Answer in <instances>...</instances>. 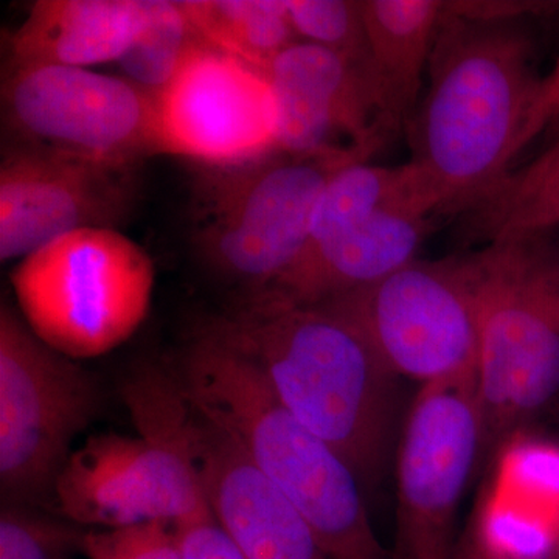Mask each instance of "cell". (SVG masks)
<instances>
[{
	"label": "cell",
	"instance_id": "484cf974",
	"mask_svg": "<svg viewBox=\"0 0 559 559\" xmlns=\"http://www.w3.org/2000/svg\"><path fill=\"white\" fill-rule=\"evenodd\" d=\"M176 532L182 559H248L213 516L178 525Z\"/></svg>",
	"mask_w": 559,
	"mask_h": 559
},
{
	"label": "cell",
	"instance_id": "ba28073f",
	"mask_svg": "<svg viewBox=\"0 0 559 559\" xmlns=\"http://www.w3.org/2000/svg\"><path fill=\"white\" fill-rule=\"evenodd\" d=\"M98 382L36 336L9 305L0 311V484L16 506H55L73 441L97 417Z\"/></svg>",
	"mask_w": 559,
	"mask_h": 559
},
{
	"label": "cell",
	"instance_id": "44dd1931",
	"mask_svg": "<svg viewBox=\"0 0 559 559\" xmlns=\"http://www.w3.org/2000/svg\"><path fill=\"white\" fill-rule=\"evenodd\" d=\"M180 7L204 43L263 72L299 43L286 0H187Z\"/></svg>",
	"mask_w": 559,
	"mask_h": 559
},
{
	"label": "cell",
	"instance_id": "4316f807",
	"mask_svg": "<svg viewBox=\"0 0 559 559\" xmlns=\"http://www.w3.org/2000/svg\"><path fill=\"white\" fill-rule=\"evenodd\" d=\"M559 119V55L554 68L547 75L540 76L535 97L525 117L516 143V157L527 148L540 132Z\"/></svg>",
	"mask_w": 559,
	"mask_h": 559
},
{
	"label": "cell",
	"instance_id": "d6986e66",
	"mask_svg": "<svg viewBox=\"0 0 559 559\" xmlns=\"http://www.w3.org/2000/svg\"><path fill=\"white\" fill-rule=\"evenodd\" d=\"M465 240L485 245L544 237L559 226V140L507 171L459 213Z\"/></svg>",
	"mask_w": 559,
	"mask_h": 559
},
{
	"label": "cell",
	"instance_id": "30bf717a",
	"mask_svg": "<svg viewBox=\"0 0 559 559\" xmlns=\"http://www.w3.org/2000/svg\"><path fill=\"white\" fill-rule=\"evenodd\" d=\"M3 119L22 145L116 167L157 154V98L127 79L66 66H9Z\"/></svg>",
	"mask_w": 559,
	"mask_h": 559
},
{
	"label": "cell",
	"instance_id": "5b68a950",
	"mask_svg": "<svg viewBox=\"0 0 559 559\" xmlns=\"http://www.w3.org/2000/svg\"><path fill=\"white\" fill-rule=\"evenodd\" d=\"M477 381L484 448L509 439L559 392V249L546 235L485 246Z\"/></svg>",
	"mask_w": 559,
	"mask_h": 559
},
{
	"label": "cell",
	"instance_id": "9a60e30c",
	"mask_svg": "<svg viewBox=\"0 0 559 559\" xmlns=\"http://www.w3.org/2000/svg\"><path fill=\"white\" fill-rule=\"evenodd\" d=\"M190 409L191 452L209 509L245 557L329 559L304 514L240 444Z\"/></svg>",
	"mask_w": 559,
	"mask_h": 559
},
{
	"label": "cell",
	"instance_id": "7c38bea8",
	"mask_svg": "<svg viewBox=\"0 0 559 559\" xmlns=\"http://www.w3.org/2000/svg\"><path fill=\"white\" fill-rule=\"evenodd\" d=\"M275 153L277 106L267 72L198 40L157 97V154L235 170Z\"/></svg>",
	"mask_w": 559,
	"mask_h": 559
},
{
	"label": "cell",
	"instance_id": "4fadbf2b",
	"mask_svg": "<svg viewBox=\"0 0 559 559\" xmlns=\"http://www.w3.org/2000/svg\"><path fill=\"white\" fill-rule=\"evenodd\" d=\"M132 168L9 146L0 164V259H25L70 231L117 229L134 205Z\"/></svg>",
	"mask_w": 559,
	"mask_h": 559
},
{
	"label": "cell",
	"instance_id": "ac0fdd59",
	"mask_svg": "<svg viewBox=\"0 0 559 559\" xmlns=\"http://www.w3.org/2000/svg\"><path fill=\"white\" fill-rule=\"evenodd\" d=\"M371 69L380 81L393 134L409 128L444 2L360 0Z\"/></svg>",
	"mask_w": 559,
	"mask_h": 559
},
{
	"label": "cell",
	"instance_id": "7a4b0ae2",
	"mask_svg": "<svg viewBox=\"0 0 559 559\" xmlns=\"http://www.w3.org/2000/svg\"><path fill=\"white\" fill-rule=\"evenodd\" d=\"M207 329L255 364L280 403L340 452L356 476L378 474L399 377L348 320L325 305L257 290Z\"/></svg>",
	"mask_w": 559,
	"mask_h": 559
},
{
	"label": "cell",
	"instance_id": "7402d4cb",
	"mask_svg": "<svg viewBox=\"0 0 559 559\" xmlns=\"http://www.w3.org/2000/svg\"><path fill=\"white\" fill-rule=\"evenodd\" d=\"M198 40L180 2L148 0L145 27L117 62L124 79L157 98Z\"/></svg>",
	"mask_w": 559,
	"mask_h": 559
},
{
	"label": "cell",
	"instance_id": "603a6c76",
	"mask_svg": "<svg viewBox=\"0 0 559 559\" xmlns=\"http://www.w3.org/2000/svg\"><path fill=\"white\" fill-rule=\"evenodd\" d=\"M84 535L64 518L10 503L0 514V559H72L83 554Z\"/></svg>",
	"mask_w": 559,
	"mask_h": 559
},
{
	"label": "cell",
	"instance_id": "6da1fadb",
	"mask_svg": "<svg viewBox=\"0 0 559 559\" xmlns=\"http://www.w3.org/2000/svg\"><path fill=\"white\" fill-rule=\"evenodd\" d=\"M429 86L407 132L441 201L459 215L511 170L539 79L521 17H476L444 2L428 66Z\"/></svg>",
	"mask_w": 559,
	"mask_h": 559
},
{
	"label": "cell",
	"instance_id": "8fae6325",
	"mask_svg": "<svg viewBox=\"0 0 559 559\" xmlns=\"http://www.w3.org/2000/svg\"><path fill=\"white\" fill-rule=\"evenodd\" d=\"M481 450L477 370L423 384L399 454L400 544L407 559H450L455 510Z\"/></svg>",
	"mask_w": 559,
	"mask_h": 559
},
{
	"label": "cell",
	"instance_id": "f1b7e54d",
	"mask_svg": "<svg viewBox=\"0 0 559 559\" xmlns=\"http://www.w3.org/2000/svg\"><path fill=\"white\" fill-rule=\"evenodd\" d=\"M550 559H559V518L557 532H555L554 543H551Z\"/></svg>",
	"mask_w": 559,
	"mask_h": 559
},
{
	"label": "cell",
	"instance_id": "8992f818",
	"mask_svg": "<svg viewBox=\"0 0 559 559\" xmlns=\"http://www.w3.org/2000/svg\"><path fill=\"white\" fill-rule=\"evenodd\" d=\"M154 282L148 253L117 229L70 231L11 272L25 323L73 360L130 340L148 314Z\"/></svg>",
	"mask_w": 559,
	"mask_h": 559
},
{
	"label": "cell",
	"instance_id": "d4e9b609",
	"mask_svg": "<svg viewBox=\"0 0 559 559\" xmlns=\"http://www.w3.org/2000/svg\"><path fill=\"white\" fill-rule=\"evenodd\" d=\"M83 555L86 559H182L175 525L162 521L90 530Z\"/></svg>",
	"mask_w": 559,
	"mask_h": 559
},
{
	"label": "cell",
	"instance_id": "3957f363",
	"mask_svg": "<svg viewBox=\"0 0 559 559\" xmlns=\"http://www.w3.org/2000/svg\"><path fill=\"white\" fill-rule=\"evenodd\" d=\"M175 377L193 411L237 441L299 509L329 559H385L359 477L280 403L255 364L205 329Z\"/></svg>",
	"mask_w": 559,
	"mask_h": 559
},
{
	"label": "cell",
	"instance_id": "cb8c5ba5",
	"mask_svg": "<svg viewBox=\"0 0 559 559\" xmlns=\"http://www.w3.org/2000/svg\"><path fill=\"white\" fill-rule=\"evenodd\" d=\"M290 24L301 43L369 58L360 0H286Z\"/></svg>",
	"mask_w": 559,
	"mask_h": 559
},
{
	"label": "cell",
	"instance_id": "83f0119b",
	"mask_svg": "<svg viewBox=\"0 0 559 559\" xmlns=\"http://www.w3.org/2000/svg\"><path fill=\"white\" fill-rule=\"evenodd\" d=\"M450 559H511L495 540L485 533L480 521L471 524Z\"/></svg>",
	"mask_w": 559,
	"mask_h": 559
},
{
	"label": "cell",
	"instance_id": "9c48e42d",
	"mask_svg": "<svg viewBox=\"0 0 559 559\" xmlns=\"http://www.w3.org/2000/svg\"><path fill=\"white\" fill-rule=\"evenodd\" d=\"M319 305L348 320L395 377L428 384L477 370L476 253L415 259L373 285Z\"/></svg>",
	"mask_w": 559,
	"mask_h": 559
},
{
	"label": "cell",
	"instance_id": "277c9868",
	"mask_svg": "<svg viewBox=\"0 0 559 559\" xmlns=\"http://www.w3.org/2000/svg\"><path fill=\"white\" fill-rule=\"evenodd\" d=\"M138 437L92 436L55 485V507L80 527L120 528L213 516L190 444V404L175 373L146 367L121 390Z\"/></svg>",
	"mask_w": 559,
	"mask_h": 559
},
{
	"label": "cell",
	"instance_id": "52a82bcc",
	"mask_svg": "<svg viewBox=\"0 0 559 559\" xmlns=\"http://www.w3.org/2000/svg\"><path fill=\"white\" fill-rule=\"evenodd\" d=\"M366 154L289 156L213 170L200 201L194 241L210 266L255 290L270 288L299 259L312 210L342 168Z\"/></svg>",
	"mask_w": 559,
	"mask_h": 559
},
{
	"label": "cell",
	"instance_id": "ffe728a7",
	"mask_svg": "<svg viewBox=\"0 0 559 559\" xmlns=\"http://www.w3.org/2000/svg\"><path fill=\"white\" fill-rule=\"evenodd\" d=\"M414 200L436 201L441 210L440 198L414 162L400 167L356 162L342 168L320 193L305 248L294 264L329 248L381 210Z\"/></svg>",
	"mask_w": 559,
	"mask_h": 559
},
{
	"label": "cell",
	"instance_id": "e0dca14e",
	"mask_svg": "<svg viewBox=\"0 0 559 559\" xmlns=\"http://www.w3.org/2000/svg\"><path fill=\"white\" fill-rule=\"evenodd\" d=\"M146 14L148 0H38L11 33L10 64L86 69L119 61Z\"/></svg>",
	"mask_w": 559,
	"mask_h": 559
},
{
	"label": "cell",
	"instance_id": "2e32d148",
	"mask_svg": "<svg viewBox=\"0 0 559 559\" xmlns=\"http://www.w3.org/2000/svg\"><path fill=\"white\" fill-rule=\"evenodd\" d=\"M439 213V204L430 200L390 205L329 248L294 264L263 290L296 304L319 305L373 285L417 259Z\"/></svg>",
	"mask_w": 559,
	"mask_h": 559
},
{
	"label": "cell",
	"instance_id": "5bb4252c",
	"mask_svg": "<svg viewBox=\"0 0 559 559\" xmlns=\"http://www.w3.org/2000/svg\"><path fill=\"white\" fill-rule=\"evenodd\" d=\"M267 79L277 106L278 153L370 157L393 135L370 58L299 40L280 55Z\"/></svg>",
	"mask_w": 559,
	"mask_h": 559
}]
</instances>
